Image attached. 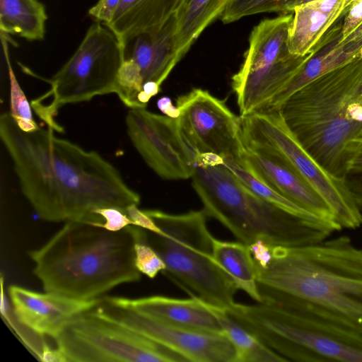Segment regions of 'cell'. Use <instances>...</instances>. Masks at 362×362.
<instances>
[{"label": "cell", "instance_id": "6da1fadb", "mask_svg": "<svg viewBox=\"0 0 362 362\" xmlns=\"http://www.w3.org/2000/svg\"><path fill=\"white\" fill-rule=\"evenodd\" d=\"M0 137L23 194L43 221L103 222L95 209L115 207L125 212L140 203V195L111 163L56 136L51 127L26 132L4 112Z\"/></svg>", "mask_w": 362, "mask_h": 362}, {"label": "cell", "instance_id": "7a4b0ae2", "mask_svg": "<svg viewBox=\"0 0 362 362\" xmlns=\"http://www.w3.org/2000/svg\"><path fill=\"white\" fill-rule=\"evenodd\" d=\"M257 270L262 301H304L362 334V249L348 237L301 247L272 245L269 260Z\"/></svg>", "mask_w": 362, "mask_h": 362}, {"label": "cell", "instance_id": "3957f363", "mask_svg": "<svg viewBox=\"0 0 362 362\" xmlns=\"http://www.w3.org/2000/svg\"><path fill=\"white\" fill-rule=\"evenodd\" d=\"M139 227L112 232L93 222L67 221L48 241L29 252L44 291L90 300L141 279L134 246Z\"/></svg>", "mask_w": 362, "mask_h": 362}, {"label": "cell", "instance_id": "277c9868", "mask_svg": "<svg viewBox=\"0 0 362 362\" xmlns=\"http://www.w3.org/2000/svg\"><path fill=\"white\" fill-rule=\"evenodd\" d=\"M361 82L359 57L301 87L276 109L301 146L341 178L346 146L362 129Z\"/></svg>", "mask_w": 362, "mask_h": 362}, {"label": "cell", "instance_id": "5b68a950", "mask_svg": "<svg viewBox=\"0 0 362 362\" xmlns=\"http://www.w3.org/2000/svg\"><path fill=\"white\" fill-rule=\"evenodd\" d=\"M223 158L200 153L194 162L192 187L207 216L219 221L247 245L301 247L321 242L339 229L322 220L303 218L259 197L222 163Z\"/></svg>", "mask_w": 362, "mask_h": 362}, {"label": "cell", "instance_id": "8992f818", "mask_svg": "<svg viewBox=\"0 0 362 362\" xmlns=\"http://www.w3.org/2000/svg\"><path fill=\"white\" fill-rule=\"evenodd\" d=\"M225 313L286 361L362 362V334L306 302L235 303Z\"/></svg>", "mask_w": 362, "mask_h": 362}, {"label": "cell", "instance_id": "52a82bcc", "mask_svg": "<svg viewBox=\"0 0 362 362\" xmlns=\"http://www.w3.org/2000/svg\"><path fill=\"white\" fill-rule=\"evenodd\" d=\"M144 211L160 230L155 233L144 229L146 240L165 264L163 273L192 297L217 310H228L238 289L214 259V236L204 211L181 214Z\"/></svg>", "mask_w": 362, "mask_h": 362}, {"label": "cell", "instance_id": "ba28073f", "mask_svg": "<svg viewBox=\"0 0 362 362\" xmlns=\"http://www.w3.org/2000/svg\"><path fill=\"white\" fill-rule=\"evenodd\" d=\"M103 25L96 21L89 27L74 54L46 80L49 89L30 102L35 114L54 131H63L55 119L62 107L117 91L122 49L115 35Z\"/></svg>", "mask_w": 362, "mask_h": 362}, {"label": "cell", "instance_id": "9c48e42d", "mask_svg": "<svg viewBox=\"0 0 362 362\" xmlns=\"http://www.w3.org/2000/svg\"><path fill=\"white\" fill-rule=\"evenodd\" d=\"M293 14L264 19L252 29L239 70L231 78L240 117L262 111L287 86L312 52L291 54L287 39Z\"/></svg>", "mask_w": 362, "mask_h": 362}, {"label": "cell", "instance_id": "30bf717a", "mask_svg": "<svg viewBox=\"0 0 362 362\" xmlns=\"http://www.w3.org/2000/svg\"><path fill=\"white\" fill-rule=\"evenodd\" d=\"M240 119L243 142L268 148L288 161L327 202L341 229L362 225V212L345 179L328 172L301 146L278 110L252 112Z\"/></svg>", "mask_w": 362, "mask_h": 362}, {"label": "cell", "instance_id": "8fae6325", "mask_svg": "<svg viewBox=\"0 0 362 362\" xmlns=\"http://www.w3.org/2000/svg\"><path fill=\"white\" fill-rule=\"evenodd\" d=\"M66 362H182L170 349L92 310L69 322L54 339Z\"/></svg>", "mask_w": 362, "mask_h": 362}, {"label": "cell", "instance_id": "7c38bea8", "mask_svg": "<svg viewBox=\"0 0 362 362\" xmlns=\"http://www.w3.org/2000/svg\"><path fill=\"white\" fill-rule=\"evenodd\" d=\"M178 128L195 153H212L241 165L245 147L240 116L208 90L193 88L175 102Z\"/></svg>", "mask_w": 362, "mask_h": 362}, {"label": "cell", "instance_id": "4fadbf2b", "mask_svg": "<svg viewBox=\"0 0 362 362\" xmlns=\"http://www.w3.org/2000/svg\"><path fill=\"white\" fill-rule=\"evenodd\" d=\"M92 312L170 349L185 361H237L236 349L225 333L199 332L165 323L113 303L106 296Z\"/></svg>", "mask_w": 362, "mask_h": 362}, {"label": "cell", "instance_id": "5bb4252c", "mask_svg": "<svg viewBox=\"0 0 362 362\" xmlns=\"http://www.w3.org/2000/svg\"><path fill=\"white\" fill-rule=\"evenodd\" d=\"M127 135L148 166L165 180L191 178L196 154L185 141L175 118L130 108L125 117Z\"/></svg>", "mask_w": 362, "mask_h": 362}, {"label": "cell", "instance_id": "9a60e30c", "mask_svg": "<svg viewBox=\"0 0 362 362\" xmlns=\"http://www.w3.org/2000/svg\"><path fill=\"white\" fill-rule=\"evenodd\" d=\"M243 144L240 166L301 208L341 229L327 202L282 156L264 146Z\"/></svg>", "mask_w": 362, "mask_h": 362}, {"label": "cell", "instance_id": "2e32d148", "mask_svg": "<svg viewBox=\"0 0 362 362\" xmlns=\"http://www.w3.org/2000/svg\"><path fill=\"white\" fill-rule=\"evenodd\" d=\"M8 293L17 320L40 336L53 339L75 317L95 308L102 298L83 300L11 285Z\"/></svg>", "mask_w": 362, "mask_h": 362}, {"label": "cell", "instance_id": "e0dca14e", "mask_svg": "<svg viewBox=\"0 0 362 362\" xmlns=\"http://www.w3.org/2000/svg\"><path fill=\"white\" fill-rule=\"evenodd\" d=\"M106 297L113 303L174 326L199 332L224 333L221 310L197 298L181 299L163 296L139 298Z\"/></svg>", "mask_w": 362, "mask_h": 362}, {"label": "cell", "instance_id": "ac0fdd59", "mask_svg": "<svg viewBox=\"0 0 362 362\" xmlns=\"http://www.w3.org/2000/svg\"><path fill=\"white\" fill-rule=\"evenodd\" d=\"M344 17H341L322 36L297 74L262 111L278 109L301 87L325 74L362 57L360 51L350 42H341Z\"/></svg>", "mask_w": 362, "mask_h": 362}, {"label": "cell", "instance_id": "d6986e66", "mask_svg": "<svg viewBox=\"0 0 362 362\" xmlns=\"http://www.w3.org/2000/svg\"><path fill=\"white\" fill-rule=\"evenodd\" d=\"M175 28L173 16L159 30L138 35L121 49L123 60L132 59L139 66L144 83L160 86L179 62L174 49Z\"/></svg>", "mask_w": 362, "mask_h": 362}, {"label": "cell", "instance_id": "ffe728a7", "mask_svg": "<svg viewBox=\"0 0 362 362\" xmlns=\"http://www.w3.org/2000/svg\"><path fill=\"white\" fill-rule=\"evenodd\" d=\"M288 28L289 52L309 54L329 29L346 14V0H317L296 6Z\"/></svg>", "mask_w": 362, "mask_h": 362}, {"label": "cell", "instance_id": "44dd1931", "mask_svg": "<svg viewBox=\"0 0 362 362\" xmlns=\"http://www.w3.org/2000/svg\"><path fill=\"white\" fill-rule=\"evenodd\" d=\"M185 0H120L112 21L106 25L121 49L129 40L159 30L176 14Z\"/></svg>", "mask_w": 362, "mask_h": 362}, {"label": "cell", "instance_id": "7402d4cb", "mask_svg": "<svg viewBox=\"0 0 362 362\" xmlns=\"http://www.w3.org/2000/svg\"><path fill=\"white\" fill-rule=\"evenodd\" d=\"M230 0H185L175 15L174 49L180 62L206 27L221 17Z\"/></svg>", "mask_w": 362, "mask_h": 362}, {"label": "cell", "instance_id": "603a6c76", "mask_svg": "<svg viewBox=\"0 0 362 362\" xmlns=\"http://www.w3.org/2000/svg\"><path fill=\"white\" fill-rule=\"evenodd\" d=\"M213 257L238 289L245 292L257 303L262 302L257 267L247 245L238 240L224 241L214 237Z\"/></svg>", "mask_w": 362, "mask_h": 362}, {"label": "cell", "instance_id": "cb8c5ba5", "mask_svg": "<svg viewBox=\"0 0 362 362\" xmlns=\"http://www.w3.org/2000/svg\"><path fill=\"white\" fill-rule=\"evenodd\" d=\"M47 19L45 6L37 0H0L1 33L41 40Z\"/></svg>", "mask_w": 362, "mask_h": 362}, {"label": "cell", "instance_id": "d4e9b609", "mask_svg": "<svg viewBox=\"0 0 362 362\" xmlns=\"http://www.w3.org/2000/svg\"><path fill=\"white\" fill-rule=\"evenodd\" d=\"M224 333L237 351L236 362H281L284 358L264 344L251 332L221 310Z\"/></svg>", "mask_w": 362, "mask_h": 362}, {"label": "cell", "instance_id": "484cf974", "mask_svg": "<svg viewBox=\"0 0 362 362\" xmlns=\"http://www.w3.org/2000/svg\"><path fill=\"white\" fill-rule=\"evenodd\" d=\"M222 163L251 192L269 203L303 218L322 220L254 177L238 164L225 158H223Z\"/></svg>", "mask_w": 362, "mask_h": 362}, {"label": "cell", "instance_id": "4316f807", "mask_svg": "<svg viewBox=\"0 0 362 362\" xmlns=\"http://www.w3.org/2000/svg\"><path fill=\"white\" fill-rule=\"evenodd\" d=\"M3 52L8 67L10 85V114L19 128L26 132L37 130L40 126L35 122L32 107L14 74L9 58L7 34L1 33Z\"/></svg>", "mask_w": 362, "mask_h": 362}, {"label": "cell", "instance_id": "83f0119b", "mask_svg": "<svg viewBox=\"0 0 362 362\" xmlns=\"http://www.w3.org/2000/svg\"><path fill=\"white\" fill-rule=\"evenodd\" d=\"M297 0H230L221 16L223 23H230L251 15L280 12L289 13L293 11Z\"/></svg>", "mask_w": 362, "mask_h": 362}, {"label": "cell", "instance_id": "f1b7e54d", "mask_svg": "<svg viewBox=\"0 0 362 362\" xmlns=\"http://www.w3.org/2000/svg\"><path fill=\"white\" fill-rule=\"evenodd\" d=\"M144 81L141 69L132 59H124L118 70L117 76V91L115 94L128 107H141L137 97L142 91Z\"/></svg>", "mask_w": 362, "mask_h": 362}, {"label": "cell", "instance_id": "f546056e", "mask_svg": "<svg viewBox=\"0 0 362 362\" xmlns=\"http://www.w3.org/2000/svg\"><path fill=\"white\" fill-rule=\"evenodd\" d=\"M134 264L138 271L150 279H154L166 268L165 264L147 242L144 230L139 227V234L134 246Z\"/></svg>", "mask_w": 362, "mask_h": 362}, {"label": "cell", "instance_id": "4dcf8cb0", "mask_svg": "<svg viewBox=\"0 0 362 362\" xmlns=\"http://www.w3.org/2000/svg\"><path fill=\"white\" fill-rule=\"evenodd\" d=\"M93 214L99 216L103 222H93L96 226L107 230L117 232L126 227L134 225L133 221L122 210L115 207H103L93 211Z\"/></svg>", "mask_w": 362, "mask_h": 362}, {"label": "cell", "instance_id": "1f68e13d", "mask_svg": "<svg viewBox=\"0 0 362 362\" xmlns=\"http://www.w3.org/2000/svg\"><path fill=\"white\" fill-rule=\"evenodd\" d=\"M345 169L346 175L362 173V129L346 146Z\"/></svg>", "mask_w": 362, "mask_h": 362}, {"label": "cell", "instance_id": "d6a6232c", "mask_svg": "<svg viewBox=\"0 0 362 362\" xmlns=\"http://www.w3.org/2000/svg\"><path fill=\"white\" fill-rule=\"evenodd\" d=\"M361 23L362 0H355L344 17L341 42L346 39Z\"/></svg>", "mask_w": 362, "mask_h": 362}, {"label": "cell", "instance_id": "836d02e7", "mask_svg": "<svg viewBox=\"0 0 362 362\" xmlns=\"http://www.w3.org/2000/svg\"><path fill=\"white\" fill-rule=\"evenodd\" d=\"M120 0H99L88 11L89 15L104 25L109 24L113 19L118 8Z\"/></svg>", "mask_w": 362, "mask_h": 362}, {"label": "cell", "instance_id": "e575fe53", "mask_svg": "<svg viewBox=\"0 0 362 362\" xmlns=\"http://www.w3.org/2000/svg\"><path fill=\"white\" fill-rule=\"evenodd\" d=\"M125 213L133 221L134 226L155 233H160V228L144 210L138 208V205H132L126 209Z\"/></svg>", "mask_w": 362, "mask_h": 362}, {"label": "cell", "instance_id": "d590c367", "mask_svg": "<svg viewBox=\"0 0 362 362\" xmlns=\"http://www.w3.org/2000/svg\"><path fill=\"white\" fill-rule=\"evenodd\" d=\"M344 179L355 204L362 212V173L347 174Z\"/></svg>", "mask_w": 362, "mask_h": 362}, {"label": "cell", "instance_id": "8d00e7d4", "mask_svg": "<svg viewBox=\"0 0 362 362\" xmlns=\"http://www.w3.org/2000/svg\"><path fill=\"white\" fill-rule=\"evenodd\" d=\"M38 356L40 361L45 362H66L64 355L58 348L54 349L47 344L42 345Z\"/></svg>", "mask_w": 362, "mask_h": 362}, {"label": "cell", "instance_id": "74e56055", "mask_svg": "<svg viewBox=\"0 0 362 362\" xmlns=\"http://www.w3.org/2000/svg\"><path fill=\"white\" fill-rule=\"evenodd\" d=\"M158 107L166 116L171 118H177L179 116V110L176 105H173L171 99L168 97H162L157 102Z\"/></svg>", "mask_w": 362, "mask_h": 362}, {"label": "cell", "instance_id": "f35d334b", "mask_svg": "<svg viewBox=\"0 0 362 362\" xmlns=\"http://www.w3.org/2000/svg\"><path fill=\"white\" fill-rule=\"evenodd\" d=\"M344 40L351 43L362 55V23Z\"/></svg>", "mask_w": 362, "mask_h": 362}, {"label": "cell", "instance_id": "ab89813d", "mask_svg": "<svg viewBox=\"0 0 362 362\" xmlns=\"http://www.w3.org/2000/svg\"><path fill=\"white\" fill-rule=\"evenodd\" d=\"M317 1V0H297L296 4H295V6H297L298 5H301V4H307V3H310V2H312V1Z\"/></svg>", "mask_w": 362, "mask_h": 362}, {"label": "cell", "instance_id": "60d3db41", "mask_svg": "<svg viewBox=\"0 0 362 362\" xmlns=\"http://www.w3.org/2000/svg\"><path fill=\"white\" fill-rule=\"evenodd\" d=\"M355 0H346V11H348L349 6Z\"/></svg>", "mask_w": 362, "mask_h": 362}, {"label": "cell", "instance_id": "b9f144b4", "mask_svg": "<svg viewBox=\"0 0 362 362\" xmlns=\"http://www.w3.org/2000/svg\"><path fill=\"white\" fill-rule=\"evenodd\" d=\"M361 95L362 96V82H361Z\"/></svg>", "mask_w": 362, "mask_h": 362}]
</instances>
